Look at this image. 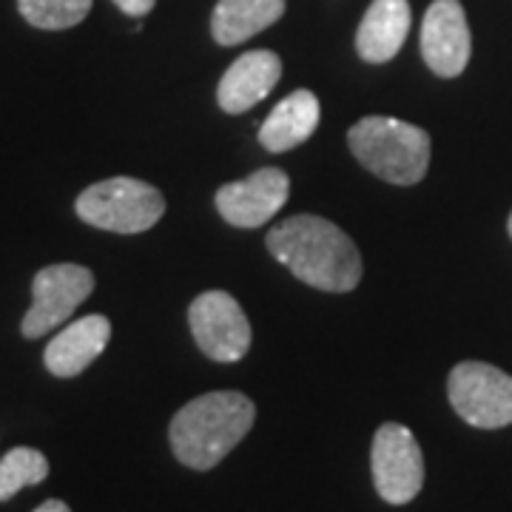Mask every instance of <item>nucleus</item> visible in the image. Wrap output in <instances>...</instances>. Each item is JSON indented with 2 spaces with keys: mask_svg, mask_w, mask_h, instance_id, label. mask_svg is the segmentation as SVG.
Here are the masks:
<instances>
[{
  "mask_svg": "<svg viewBox=\"0 0 512 512\" xmlns=\"http://www.w3.org/2000/svg\"><path fill=\"white\" fill-rule=\"evenodd\" d=\"M268 251L305 285L348 293L362 282V254L356 242L330 220L299 214L271 228Z\"/></svg>",
  "mask_w": 512,
  "mask_h": 512,
  "instance_id": "nucleus-1",
  "label": "nucleus"
},
{
  "mask_svg": "<svg viewBox=\"0 0 512 512\" xmlns=\"http://www.w3.org/2000/svg\"><path fill=\"white\" fill-rule=\"evenodd\" d=\"M254 402L237 390H217L188 402L171 419V450L191 470H211L254 427Z\"/></svg>",
  "mask_w": 512,
  "mask_h": 512,
  "instance_id": "nucleus-2",
  "label": "nucleus"
},
{
  "mask_svg": "<svg viewBox=\"0 0 512 512\" xmlns=\"http://www.w3.org/2000/svg\"><path fill=\"white\" fill-rule=\"evenodd\" d=\"M348 146L384 183L416 185L430 165V134L396 117H362L348 131Z\"/></svg>",
  "mask_w": 512,
  "mask_h": 512,
  "instance_id": "nucleus-3",
  "label": "nucleus"
},
{
  "mask_svg": "<svg viewBox=\"0 0 512 512\" xmlns=\"http://www.w3.org/2000/svg\"><path fill=\"white\" fill-rule=\"evenodd\" d=\"M77 217L111 234H143L163 220L165 200L154 185L134 177H111L89 185L77 202Z\"/></svg>",
  "mask_w": 512,
  "mask_h": 512,
  "instance_id": "nucleus-4",
  "label": "nucleus"
},
{
  "mask_svg": "<svg viewBox=\"0 0 512 512\" xmlns=\"http://www.w3.org/2000/svg\"><path fill=\"white\" fill-rule=\"evenodd\" d=\"M450 402L467 424L495 430L512 424V376L484 362H461L450 370Z\"/></svg>",
  "mask_w": 512,
  "mask_h": 512,
  "instance_id": "nucleus-5",
  "label": "nucleus"
},
{
  "mask_svg": "<svg viewBox=\"0 0 512 512\" xmlns=\"http://www.w3.org/2000/svg\"><path fill=\"white\" fill-rule=\"evenodd\" d=\"M94 291V274L83 265H49L37 271L32 282V308L23 316V336L40 339L63 325Z\"/></svg>",
  "mask_w": 512,
  "mask_h": 512,
  "instance_id": "nucleus-6",
  "label": "nucleus"
},
{
  "mask_svg": "<svg viewBox=\"0 0 512 512\" xmlns=\"http://www.w3.org/2000/svg\"><path fill=\"white\" fill-rule=\"evenodd\" d=\"M188 325L194 342L214 362H239L251 348V322L231 293H200L188 308Z\"/></svg>",
  "mask_w": 512,
  "mask_h": 512,
  "instance_id": "nucleus-7",
  "label": "nucleus"
},
{
  "mask_svg": "<svg viewBox=\"0 0 512 512\" xmlns=\"http://www.w3.org/2000/svg\"><path fill=\"white\" fill-rule=\"evenodd\" d=\"M373 484L387 504H407L419 495L424 484V456L416 436L396 421L376 430L373 453Z\"/></svg>",
  "mask_w": 512,
  "mask_h": 512,
  "instance_id": "nucleus-8",
  "label": "nucleus"
},
{
  "mask_svg": "<svg viewBox=\"0 0 512 512\" xmlns=\"http://www.w3.org/2000/svg\"><path fill=\"white\" fill-rule=\"evenodd\" d=\"M473 37L458 0H433L421 23V57L439 77H458L470 63Z\"/></svg>",
  "mask_w": 512,
  "mask_h": 512,
  "instance_id": "nucleus-9",
  "label": "nucleus"
},
{
  "mask_svg": "<svg viewBox=\"0 0 512 512\" xmlns=\"http://www.w3.org/2000/svg\"><path fill=\"white\" fill-rule=\"evenodd\" d=\"M291 180L282 168H259L256 174L222 185L217 208L234 228H259L288 202Z\"/></svg>",
  "mask_w": 512,
  "mask_h": 512,
  "instance_id": "nucleus-10",
  "label": "nucleus"
},
{
  "mask_svg": "<svg viewBox=\"0 0 512 512\" xmlns=\"http://www.w3.org/2000/svg\"><path fill=\"white\" fill-rule=\"evenodd\" d=\"M282 74V60L268 49H256L237 57L228 72L222 74L220 89H217V103L228 114H245L262 103L268 94L274 92Z\"/></svg>",
  "mask_w": 512,
  "mask_h": 512,
  "instance_id": "nucleus-11",
  "label": "nucleus"
},
{
  "mask_svg": "<svg viewBox=\"0 0 512 512\" xmlns=\"http://www.w3.org/2000/svg\"><path fill=\"white\" fill-rule=\"evenodd\" d=\"M109 339L111 322L106 316H100V313L83 316L72 325H66L49 342L43 362L49 367V373H55L60 379H72V376H80L106 350Z\"/></svg>",
  "mask_w": 512,
  "mask_h": 512,
  "instance_id": "nucleus-12",
  "label": "nucleus"
},
{
  "mask_svg": "<svg viewBox=\"0 0 512 512\" xmlns=\"http://www.w3.org/2000/svg\"><path fill=\"white\" fill-rule=\"evenodd\" d=\"M410 32L407 0H373L356 32V52L367 63H387L402 52Z\"/></svg>",
  "mask_w": 512,
  "mask_h": 512,
  "instance_id": "nucleus-13",
  "label": "nucleus"
},
{
  "mask_svg": "<svg viewBox=\"0 0 512 512\" xmlns=\"http://www.w3.org/2000/svg\"><path fill=\"white\" fill-rule=\"evenodd\" d=\"M319 114L322 109L316 94L308 89L291 92L259 126V143L274 154L302 146L319 126Z\"/></svg>",
  "mask_w": 512,
  "mask_h": 512,
  "instance_id": "nucleus-14",
  "label": "nucleus"
},
{
  "mask_svg": "<svg viewBox=\"0 0 512 512\" xmlns=\"http://www.w3.org/2000/svg\"><path fill=\"white\" fill-rule=\"evenodd\" d=\"M285 15V0H220L211 15V35L220 46H237Z\"/></svg>",
  "mask_w": 512,
  "mask_h": 512,
  "instance_id": "nucleus-15",
  "label": "nucleus"
},
{
  "mask_svg": "<svg viewBox=\"0 0 512 512\" xmlns=\"http://www.w3.org/2000/svg\"><path fill=\"white\" fill-rule=\"evenodd\" d=\"M49 476V458L35 447H15L0 458V501H9L23 487L40 484Z\"/></svg>",
  "mask_w": 512,
  "mask_h": 512,
  "instance_id": "nucleus-16",
  "label": "nucleus"
},
{
  "mask_svg": "<svg viewBox=\"0 0 512 512\" xmlns=\"http://www.w3.org/2000/svg\"><path fill=\"white\" fill-rule=\"evenodd\" d=\"M18 9L29 26L60 32L83 23L92 12V0H18Z\"/></svg>",
  "mask_w": 512,
  "mask_h": 512,
  "instance_id": "nucleus-17",
  "label": "nucleus"
},
{
  "mask_svg": "<svg viewBox=\"0 0 512 512\" xmlns=\"http://www.w3.org/2000/svg\"><path fill=\"white\" fill-rule=\"evenodd\" d=\"M126 15H131V18H143V15H148L151 9H154V3L157 0H114Z\"/></svg>",
  "mask_w": 512,
  "mask_h": 512,
  "instance_id": "nucleus-18",
  "label": "nucleus"
},
{
  "mask_svg": "<svg viewBox=\"0 0 512 512\" xmlns=\"http://www.w3.org/2000/svg\"><path fill=\"white\" fill-rule=\"evenodd\" d=\"M35 512H72L63 501H57V498H52V501H43L40 507H37Z\"/></svg>",
  "mask_w": 512,
  "mask_h": 512,
  "instance_id": "nucleus-19",
  "label": "nucleus"
},
{
  "mask_svg": "<svg viewBox=\"0 0 512 512\" xmlns=\"http://www.w3.org/2000/svg\"><path fill=\"white\" fill-rule=\"evenodd\" d=\"M507 228H510V237H512V214H510V222H507Z\"/></svg>",
  "mask_w": 512,
  "mask_h": 512,
  "instance_id": "nucleus-20",
  "label": "nucleus"
}]
</instances>
